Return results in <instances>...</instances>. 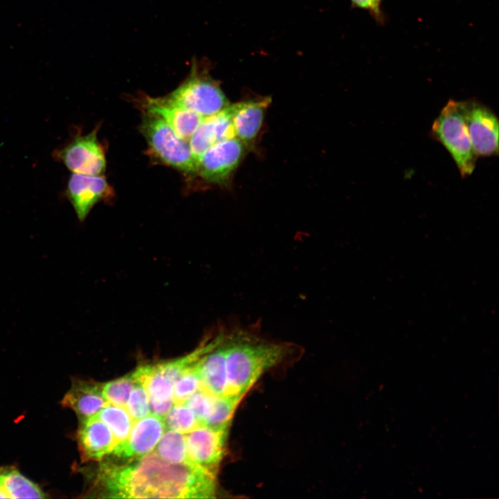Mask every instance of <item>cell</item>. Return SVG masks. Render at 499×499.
Masks as SVG:
<instances>
[{
	"label": "cell",
	"mask_w": 499,
	"mask_h": 499,
	"mask_svg": "<svg viewBox=\"0 0 499 499\" xmlns=\"http://www.w3.org/2000/svg\"><path fill=\"white\" fill-rule=\"evenodd\" d=\"M103 498H215L216 475L193 464H173L155 451L125 464H103L97 475Z\"/></svg>",
	"instance_id": "cell-1"
},
{
	"label": "cell",
	"mask_w": 499,
	"mask_h": 499,
	"mask_svg": "<svg viewBox=\"0 0 499 499\" xmlns=\"http://www.w3.org/2000/svg\"><path fill=\"white\" fill-rule=\"evenodd\" d=\"M256 325L225 328L226 395L240 400L268 370L292 355L295 345L264 338Z\"/></svg>",
	"instance_id": "cell-2"
},
{
	"label": "cell",
	"mask_w": 499,
	"mask_h": 499,
	"mask_svg": "<svg viewBox=\"0 0 499 499\" xmlns=\"http://www.w3.org/2000/svg\"><path fill=\"white\" fill-rule=\"evenodd\" d=\"M430 134L453 159L462 178L475 168V153L464 121L461 101L450 99L434 121Z\"/></svg>",
	"instance_id": "cell-3"
},
{
	"label": "cell",
	"mask_w": 499,
	"mask_h": 499,
	"mask_svg": "<svg viewBox=\"0 0 499 499\" xmlns=\"http://www.w3.org/2000/svg\"><path fill=\"white\" fill-rule=\"evenodd\" d=\"M139 130L150 152L161 163L187 174H195V161L188 140L158 116L143 112Z\"/></svg>",
	"instance_id": "cell-4"
},
{
	"label": "cell",
	"mask_w": 499,
	"mask_h": 499,
	"mask_svg": "<svg viewBox=\"0 0 499 499\" xmlns=\"http://www.w3.org/2000/svg\"><path fill=\"white\" fill-rule=\"evenodd\" d=\"M168 96L202 118L216 114L229 105L219 85L196 61L189 76Z\"/></svg>",
	"instance_id": "cell-5"
},
{
	"label": "cell",
	"mask_w": 499,
	"mask_h": 499,
	"mask_svg": "<svg viewBox=\"0 0 499 499\" xmlns=\"http://www.w3.org/2000/svg\"><path fill=\"white\" fill-rule=\"evenodd\" d=\"M464 121L477 157L498 154L499 121L495 112L477 99L461 101Z\"/></svg>",
	"instance_id": "cell-6"
},
{
	"label": "cell",
	"mask_w": 499,
	"mask_h": 499,
	"mask_svg": "<svg viewBox=\"0 0 499 499\" xmlns=\"http://www.w3.org/2000/svg\"><path fill=\"white\" fill-rule=\"evenodd\" d=\"M246 148L236 137L216 143L196 161L195 174L209 183L226 184L243 159Z\"/></svg>",
	"instance_id": "cell-7"
},
{
	"label": "cell",
	"mask_w": 499,
	"mask_h": 499,
	"mask_svg": "<svg viewBox=\"0 0 499 499\" xmlns=\"http://www.w3.org/2000/svg\"><path fill=\"white\" fill-rule=\"evenodd\" d=\"M98 128L85 135H78L55 157L74 173L102 175L106 168L105 150L97 138Z\"/></svg>",
	"instance_id": "cell-8"
},
{
	"label": "cell",
	"mask_w": 499,
	"mask_h": 499,
	"mask_svg": "<svg viewBox=\"0 0 499 499\" xmlns=\"http://www.w3.org/2000/svg\"><path fill=\"white\" fill-rule=\"evenodd\" d=\"M228 428H214L198 425L186 434V444L189 461L214 475L225 455Z\"/></svg>",
	"instance_id": "cell-9"
},
{
	"label": "cell",
	"mask_w": 499,
	"mask_h": 499,
	"mask_svg": "<svg viewBox=\"0 0 499 499\" xmlns=\"http://www.w3.org/2000/svg\"><path fill=\"white\" fill-rule=\"evenodd\" d=\"M165 429L164 418L153 414L135 420L128 438L118 443L110 453L128 460L144 455L153 450Z\"/></svg>",
	"instance_id": "cell-10"
},
{
	"label": "cell",
	"mask_w": 499,
	"mask_h": 499,
	"mask_svg": "<svg viewBox=\"0 0 499 499\" xmlns=\"http://www.w3.org/2000/svg\"><path fill=\"white\" fill-rule=\"evenodd\" d=\"M143 112L162 119L181 138L189 140L202 117L175 102L168 95L162 97L143 96L141 99Z\"/></svg>",
	"instance_id": "cell-11"
},
{
	"label": "cell",
	"mask_w": 499,
	"mask_h": 499,
	"mask_svg": "<svg viewBox=\"0 0 499 499\" xmlns=\"http://www.w3.org/2000/svg\"><path fill=\"white\" fill-rule=\"evenodd\" d=\"M67 193L78 218L84 220L92 207L100 200L111 197L113 191L102 175L73 173L68 182Z\"/></svg>",
	"instance_id": "cell-12"
},
{
	"label": "cell",
	"mask_w": 499,
	"mask_h": 499,
	"mask_svg": "<svg viewBox=\"0 0 499 499\" xmlns=\"http://www.w3.org/2000/svg\"><path fill=\"white\" fill-rule=\"evenodd\" d=\"M215 346L197 362L201 377L200 389L215 396L226 395L225 328L217 332Z\"/></svg>",
	"instance_id": "cell-13"
},
{
	"label": "cell",
	"mask_w": 499,
	"mask_h": 499,
	"mask_svg": "<svg viewBox=\"0 0 499 499\" xmlns=\"http://www.w3.org/2000/svg\"><path fill=\"white\" fill-rule=\"evenodd\" d=\"M135 382L147 392L152 414L164 418L173 405V384L159 370L157 364L138 367L133 372Z\"/></svg>",
	"instance_id": "cell-14"
},
{
	"label": "cell",
	"mask_w": 499,
	"mask_h": 499,
	"mask_svg": "<svg viewBox=\"0 0 499 499\" xmlns=\"http://www.w3.org/2000/svg\"><path fill=\"white\" fill-rule=\"evenodd\" d=\"M77 438L82 459L85 461L100 460L117 444L108 426L95 415L80 423Z\"/></svg>",
	"instance_id": "cell-15"
},
{
	"label": "cell",
	"mask_w": 499,
	"mask_h": 499,
	"mask_svg": "<svg viewBox=\"0 0 499 499\" xmlns=\"http://www.w3.org/2000/svg\"><path fill=\"white\" fill-rule=\"evenodd\" d=\"M229 106L216 114L203 117L189 139L195 164L198 159L212 146L235 137Z\"/></svg>",
	"instance_id": "cell-16"
},
{
	"label": "cell",
	"mask_w": 499,
	"mask_h": 499,
	"mask_svg": "<svg viewBox=\"0 0 499 499\" xmlns=\"http://www.w3.org/2000/svg\"><path fill=\"white\" fill-rule=\"evenodd\" d=\"M99 383L76 379L64 396L61 404L76 413L79 422H83L96 414L107 403L102 394Z\"/></svg>",
	"instance_id": "cell-17"
},
{
	"label": "cell",
	"mask_w": 499,
	"mask_h": 499,
	"mask_svg": "<svg viewBox=\"0 0 499 499\" xmlns=\"http://www.w3.org/2000/svg\"><path fill=\"white\" fill-rule=\"evenodd\" d=\"M269 99L250 100L229 105L234 134L247 147L261 128Z\"/></svg>",
	"instance_id": "cell-18"
},
{
	"label": "cell",
	"mask_w": 499,
	"mask_h": 499,
	"mask_svg": "<svg viewBox=\"0 0 499 499\" xmlns=\"http://www.w3.org/2000/svg\"><path fill=\"white\" fill-rule=\"evenodd\" d=\"M0 488L8 498H44L39 485L12 466H0Z\"/></svg>",
	"instance_id": "cell-19"
},
{
	"label": "cell",
	"mask_w": 499,
	"mask_h": 499,
	"mask_svg": "<svg viewBox=\"0 0 499 499\" xmlns=\"http://www.w3.org/2000/svg\"><path fill=\"white\" fill-rule=\"evenodd\" d=\"M155 452L164 460L173 464H192L188 457L186 435L167 429L155 446Z\"/></svg>",
	"instance_id": "cell-20"
},
{
	"label": "cell",
	"mask_w": 499,
	"mask_h": 499,
	"mask_svg": "<svg viewBox=\"0 0 499 499\" xmlns=\"http://www.w3.org/2000/svg\"><path fill=\"white\" fill-rule=\"evenodd\" d=\"M95 416L108 426L117 444L128 438L133 419L125 408L107 403Z\"/></svg>",
	"instance_id": "cell-21"
},
{
	"label": "cell",
	"mask_w": 499,
	"mask_h": 499,
	"mask_svg": "<svg viewBox=\"0 0 499 499\" xmlns=\"http://www.w3.org/2000/svg\"><path fill=\"white\" fill-rule=\"evenodd\" d=\"M240 401V399L229 395L214 396L211 412L202 425L214 428H228Z\"/></svg>",
	"instance_id": "cell-22"
},
{
	"label": "cell",
	"mask_w": 499,
	"mask_h": 499,
	"mask_svg": "<svg viewBox=\"0 0 499 499\" xmlns=\"http://www.w3.org/2000/svg\"><path fill=\"white\" fill-rule=\"evenodd\" d=\"M197 362L186 368L174 383V403H184L191 394L201 387V377Z\"/></svg>",
	"instance_id": "cell-23"
},
{
	"label": "cell",
	"mask_w": 499,
	"mask_h": 499,
	"mask_svg": "<svg viewBox=\"0 0 499 499\" xmlns=\"http://www.w3.org/2000/svg\"><path fill=\"white\" fill-rule=\"evenodd\" d=\"M164 419L165 426L187 434L199 425L193 411L185 403H174Z\"/></svg>",
	"instance_id": "cell-24"
},
{
	"label": "cell",
	"mask_w": 499,
	"mask_h": 499,
	"mask_svg": "<svg viewBox=\"0 0 499 499\" xmlns=\"http://www.w3.org/2000/svg\"><path fill=\"white\" fill-rule=\"evenodd\" d=\"M135 384L132 373L102 385V394L107 403L125 408Z\"/></svg>",
	"instance_id": "cell-25"
},
{
	"label": "cell",
	"mask_w": 499,
	"mask_h": 499,
	"mask_svg": "<svg viewBox=\"0 0 499 499\" xmlns=\"http://www.w3.org/2000/svg\"><path fill=\"white\" fill-rule=\"evenodd\" d=\"M125 408L133 421L143 418L150 414L148 394L141 383L135 382Z\"/></svg>",
	"instance_id": "cell-26"
},
{
	"label": "cell",
	"mask_w": 499,
	"mask_h": 499,
	"mask_svg": "<svg viewBox=\"0 0 499 499\" xmlns=\"http://www.w3.org/2000/svg\"><path fill=\"white\" fill-rule=\"evenodd\" d=\"M213 398V395L200 388L184 402L194 413L199 425L203 424L209 415Z\"/></svg>",
	"instance_id": "cell-27"
},
{
	"label": "cell",
	"mask_w": 499,
	"mask_h": 499,
	"mask_svg": "<svg viewBox=\"0 0 499 499\" xmlns=\"http://www.w3.org/2000/svg\"><path fill=\"white\" fill-rule=\"evenodd\" d=\"M352 5L369 12L371 17L379 24H383L385 17L381 9L383 0H351Z\"/></svg>",
	"instance_id": "cell-28"
},
{
	"label": "cell",
	"mask_w": 499,
	"mask_h": 499,
	"mask_svg": "<svg viewBox=\"0 0 499 499\" xmlns=\"http://www.w3.org/2000/svg\"><path fill=\"white\" fill-rule=\"evenodd\" d=\"M0 498H8L7 496L5 494V493L3 491V490L0 488Z\"/></svg>",
	"instance_id": "cell-29"
}]
</instances>
